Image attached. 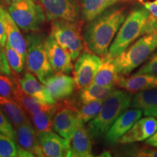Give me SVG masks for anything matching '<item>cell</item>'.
I'll use <instances>...</instances> for the list:
<instances>
[{"mask_svg": "<svg viewBox=\"0 0 157 157\" xmlns=\"http://www.w3.org/2000/svg\"><path fill=\"white\" fill-rule=\"evenodd\" d=\"M17 156V146L13 139L0 132V157Z\"/></svg>", "mask_w": 157, "mask_h": 157, "instance_id": "4dcf8cb0", "label": "cell"}, {"mask_svg": "<svg viewBox=\"0 0 157 157\" xmlns=\"http://www.w3.org/2000/svg\"><path fill=\"white\" fill-rule=\"evenodd\" d=\"M0 132L7 135L15 141V129L5 111L0 106Z\"/></svg>", "mask_w": 157, "mask_h": 157, "instance_id": "1f68e13d", "label": "cell"}, {"mask_svg": "<svg viewBox=\"0 0 157 157\" xmlns=\"http://www.w3.org/2000/svg\"><path fill=\"white\" fill-rule=\"evenodd\" d=\"M18 84L21 90L27 95L32 96L44 103L54 104L56 103L55 100L45 87L44 84L30 71L25 72L22 77L18 78Z\"/></svg>", "mask_w": 157, "mask_h": 157, "instance_id": "d6986e66", "label": "cell"}, {"mask_svg": "<svg viewBox=\"0 0 157 157\" xmlns=\"http://www.w3.org/2000/svg\"><path fill=\"white\" fill-rule=\"evenodd\" d=\"M49 21H81L80 0H39Z\"/></svg>", "mask_w": 157, "mask_h": 157, "instance_id": "30bf717a", "label": "cell"}, {"mask_svg": "<svg viewBox=\"0 0 157 157\" xmlns=\"http://www.w3.org/2000/svg\"><path fill=\"white\" fill-rule=\"evenodd\" d=\"M157 49V30L140 36L114 58L118 74L127 76L149 58Z\"/></svg>", "mask_w": 157, "mask_h": 157, "instance_id": "277c9868", "label": "cell"}, {"mask_svg": "<svg viewBox=\"0 0 157 157\" xmlns=\"http://www.w3.org/2000/svg\"><path fill=\"white\" fill-rule=\"evenodd\" d=\"M4 49L11 69L17 74L22 73L25 63L24 59L7 42Z\"/></svg>", "mask_w": 157, "mask_h": 157, "instance_id": "f1b7e54d", "label": "cell"}, {"mask_svg": "<svg viewBox=\"0 0 157 157\" xmlns=\"http://www.w3.org/2000/svg\"><path fill=\"white\" fill-rule=\"evenodd\" d=\"M37 136L44 156H70L69 140L52 131L39 132Z\"/></svg>", "mask_w": 157, "mask_h": 157, "instance_id": "7c38bea8", "label": "cell"}, {"mask_svg": "<svg viewBox=\"0 0 157 157\" xmlns=\"http://www.w3.org/2000/svg\"><path fill=\"white\" fill-rule=\"evenodd\" d=\"M21 1V0H0V4L5 6V7H8L9 5H10L11 4L16 2Z\"/></svg>", "mask_w": 157, "mask_h": 157, "instance_id": "f35d334b", "label": "cell"}, {"mask_svg": "<svg viewBox=\"0 0 157 157\" xmlns=\"http://www.w3.org/2000/svg\"><path fill=\"white\" fill-rule=\"evenodd\" d=\"M157 30V21L143 5L129 12L113 39L106 56L115 58L143 35Z\"/></svg>", "mask_w": 157, "mask_h": 157, "instance_id": "7a4b0ae2", "label": "cell"}, {"mask_svg": "<svg viewBox=\"0 0 157 157\" xmlns=\"http://www.w3.org/2000/svg\"><path fill=\"white\" fill-rule=\"evenodd\" d=\"M146 63L135 74H148L157 76V50H156L146 60Z\"/></svg>", "mask_w": 157, "mask_h": 157, "instance_id": "d6a6232c", "label": "cell"}, {"mask_svg": "<svg viewBox=\"0 0 157 157\" xmlns=\"http://www.w3.org/2000/svg\"><path fill=\"white\" fill-rule=\"evenodd\" d=\"M157 130V119L153 117H146L139 119L132 127L125 132L117 143L128 144L143 142L154 134Z\"/></svg>", "mask_w": 157, "mask_h": 157, "instance_id": "4fadbf2b", "label": "cell"}, {"mask_svg": "<svg viewBox=\"0 0 157 157\" xmlns=\"http://www.w3.org/2000/svg\"><path fill=\"white\" fill-rule=\"evenodd\" d=\"M130 107L142 110L145 117L157 118V88L137 92L132 96Z\"/></svg>", "mask_w": 157, "mask_h": 157, "instance_id": "ffe728a7", "label": "cell"}, {"mask_svg": "<svg viewBox=\"0 0 157 157\" xmlns=\"http://www.w3.org/2000/svg\"><path fill=\"white\" fill-rule=\"evenodd\" d=\"M157 21V0H137Z\"/></svg>", "mask_w": 157, "mask_h": 157, "instance_id": "d590c367", "label": "cell"}, {"mask_svg": "<svg viewBox=\"0 0 157 157\" xmlns=\"http://www.w3.org/2000/svg\"><path fill=\"white\" fill-rule=\"evenodd\" d=\"M0 17L2 20L5 25L6 34H7V42L22 56L25 61V56L27 50V42L25 37L21 34V29L12 17L10 15L7 8L0 4Z\"/></svg>", "mask_w": 157, "mask_h": 157, "instance_id": "5bb4252c", "label": "cell"}, {"mask_svg": "<svg viewBox=\"0 0 157 157\" xmlns=\"http://www.w3.org/2000/svg\"><path fill=\"white\" fill-rule=\"evenodd\" d=\"M0 106L10 120L13 127H16L29 120L28 114L14 98L0 95Z\"/></svg>", "mask_w": 157, "mask_h": 157, "instance_id": "cb8c5ba5", "label": "cell"}, {"mask_svg": "<svg viewBox=\"0 0 157 157\" xmlns=\"http://www.w3.org/2000/svg\"><path fill=\"white\" fill-rule=\"evenodd\" d=\"M13 98L25 110V111L27 113L29 117L32 113L40 111V110L47 109L50 105H52V104L42 103V102L39 101V100L36 99L32 96L27 95L26 93H25L21 90L18 83H17V87L15 91Z\"/></svg>", "mask_w": 157, "mask_h": 157, "instance_id": "4316f807", "label": "cell"}, {"mask_svg": "<svg viewBox=\"0 0 157 157\" xmlns=\"http://www.w3.org/2000/svg\"><path fill=\"white\" fill-rule=\"evenodd\" d=\"M44 84L56 103L71 97L76 88L74 78L66 74H53L46 80Z\"/></svg>", "mask_w": 157, "mask_h": 157, "instance_id": "e0dca14e", "label": "cell"}, {"mask_svg": "<svg viewBox=\"0 0 157 157\" xmlns=\"http://www.w3.org/2000/svg\"><path fill=\"white\" fill-rule=\"evenodd\" d=\"M101 63V56L89 50L79 55L74 68V81L76 90H80L93 83Z\"/></svg>", "mask_w": 157, "mask_h": 157, "instance_id": "9c48e42d", "label": "cell"}, {"mask_svg": "<svg viewBox=\"0 0 157 157\" xmlns=\"http://www.w3.org/2000/svg\"><path fill=\"white\" fill-rule=\"evenodd\" d=\"M81 121L78 105L75 102L64 100L63 102L58 104L53 118L52 129L61 137L69 140Z\"/></svg>", "mask_w": 157, "mask_h": 157, "instance_id": "ba28073f", "label": "cell"}, {"mask_svg": "<svg viewBox=\"0 0 157 157\" xmlns=\"http://www.w3.org/2000/svg\"><path fill=\"white\" fill-rule=\"evenodd\" d=\"M12 75L0 74V95L2 97L9 98L14 97L15 91L18 83V78Z\"/></svg>", "mask_w": 157, "mask_h": 157, "instance_id": "f546056e", "label": "cell"}, {"mask_svg": "<svg viewBox=\"0 0 157 157\" xmlns=\"http://www.w3.org/2000/svg\"><path fill=\"white\" fill-rule=\"evenodd\" d=\"M7 34H6V31L5 25H4L3 21L0 17V46L5 48L6 44H7Z\"/></svg>", "mask_w": 157, "mask_h": 157, "instance_id": "8d00e7d4", "label": "cell"}, {"mask_svg": "<svg viewBox=\"0 0 157 157\" xmlns=\"http://www.w3.org/2000/svg\"><path fill=\"white\" fill-rule=\"evenodd\" d=\"M152 88H157V76H156V78H155V80L154 82V84H153Z\"/></svg>", "mask_w": 157, "mask_h": 157, "instance_id": "ab89813d", "label": "cell"}, {"mask_svg": "<svg viewBox=\"0 0 157 157\" xmlns=\"http://www.w3.org/2000/svg\"><path fill=\"white\" fill-rule=\"evenodd\" d=\"M103 101H96L86 103H81V106L78 105L79 119L84 124L89 122L93 119L101 111Z\"/></svg>", "mask_w": 157, "mask_h": 157, "instance_id": "83f0119b", "label": "cell"}, {"mask_svg": "<svg viewBox=\"0 0 157 157\" xmlns=\"http://www.w3.org/2000/svg\"><path fill=\"white\" fill-rule=\"evenodd\" d=\"M113 90V86H101L91 83L90 85L80 90L78 99L80 103L96 101H104Z\"/></svg>", "mask_w": 157, "mask_h": 157, "instance_id": "484cf974", "label": "cell"}, {"mask_svg": "<svg viewBox=\"0 0 157 157\" xmlns=\"http://www.w3.org/2000/svg\"><path fill=\"white\" fill-rule=\"evenodd\" d=\"M132 0H80L81 20L88 22L113 6Z\"/></svg>", "mask_w": 157, "mask_h": 157, "instance_id": "44dd1931", "label": "cell"}, {"mask_svg": "<svg viewBox=\"0 0 157 157\" xmlns=\"http://www.w3.org/2000/svg\"><path fill=\"white\" fill-rule=\"evenodd\" d=\"M119 76L114 58L105 56L102 58L101 65L93 83L101 86H114Z\"/></svg>", "mask_w": 157, "mask_h": 157, "instance_id": "603a6c76", "label": "cell"}, {"mask_svg": "<svg viewBox=\"0 0 157 157\" xmlns=\"http://www.w3.org/2000/svg\"><path fill=\"white\" fill-rule=\"evenodd\" d=\"M127 15V7L119 4L87 22L82 31L86 49L101 57L106 56Z\"/></svg>", "mask_w": 157, "mask_h": 157, "instance_id": "6da1fadb", "label": "cell"}, {"mask_svg": "<svg viewBox=\"0 0 157 157\" xmlns=\"http://www.w3.org/2000/svg\"><path fill=\"white\" fill-rule=\"evenodd\" d=\"M132 93L124 90H113L103 101L100 112L88 123L87 129L91 138L105 136L119 116L130 107Z\"/></svg>", "mask_w": 157, "mask_h": 157, "instance_id": "3957f363", "label": "cell"}, {"mask_svg": "<svg viewBox=\"0 0 157 157\" xmlns=\"http://www.w3.org/2000/svg\"><path fill=\"white\" fill-rule=\"evenodd\" d=\"M156 76L148 74H134L131 76H120L118 78L116 85L121 89L130 93H137L152 88Z\"/></svg>", "mask_w": 157, "mask_h": 157, "instance_id": "7402d4cb", "label": "cell"}, {"mask_svg": "<svg viewBox=\"0 0 157 157\" xmlns=\"http://www.w3.org/2000/svg\"><path fill=\"white\" fill-rule=\"evenodd\" d=\"M6 8L20 29L27 33L40 31L47 20L44 9L36 0H21Z\"/></svg>", "mask_w": 157, "mask_h": 157, "instance_id": "52a82bcc", "label": "cell"}, {"mask_svg": "<svg viewBox=\"0 0 157 157\" xmlns=\"http://www.w3.org/2000/svg\"><path fill=\"white\" fill-rule=\"evenodd\" d=\"M57 107V103L52 104L47 109L40 110L29 116L37 133L49 132L53 129L52 124Z\"/></svg>", "mask_w": 157, "mask_h": 157, "instance_id": "d4e9b609", "label": "cell"}, {"mask_svg": "<svg viewBox=\"0 0 157 157\" xmlns=\"http://www.w3.org/2000/svg\"><path fill=\"white\" fill-rule=\"evenodd\" d=\"M45 39L46 37L39 31L29 32L25 36L27 69L43 84L54 74L45 50Z\"/></svg>", "mask_w": 157, "mask_h": 157, "instance_id": "5b68a950", "label": "cell"}, {"mask_svg": "<svg viewBox=\"0 0 157 157\" xmlns=\"http://www.w3.org/2000/svg\"><path fill=\"white\" fill-rule=\"evenodd\" d=\"M45 50L54 73L69 74L73 71V60L69 52L60 46L51 34L45 39Z\"/></svg>", "mask_w": 157, "mask_h": 157, "instance_id": "8fae6325", "label": "cell"}, {"mask_svg": "<svg viewBox=\"0 0 157 157\" xmlns=\"http://www.w3.org/2000/svg\"><path fill=\"white\" fill-rule=\"evenodd\" d=\"M15 135L17 146L29 151L34 156H44L36 129L29 119L15 127Z\"/></svg>", "mask_w": 157, "mask_h": 157, "instance_id": "2e32d148", "label": "cell"}, {"mask_svg": "<svg viewBox=\"0 0 157 157\" xmlns=\"http://www.w3.org/2000/svg\"><path fill=\"white\" fill-rule=\"evenodd\" d=\"M142 115L143 111L140 109H127L117 118L108 130L105 135V141L109 144L117 143L118 140L132 127L135 121L141 118Z\"/></svg>", "mask_w": 157, "mask_h": 157, "instance_id": "9a60e30c", "label": "cell"}, {"mask_svg": "<svg viewBox=\"0 0 157 157\" xmlns=\"http://www.w3.org/2000/svg\"><path fill=\"white\" fill-rule=\"evenodd\" d=\"M148 146L132 147L129 154H130V156L139 157H157V148Z\"/></svg>", "mask_w": 157, "mask_h": 157, "instance_id": "836d02e7", "label": "cell"}, {"mask_svg": "<svg viewBox=\"0 0 157 157\" xmlns=\"http://www.w3.org/2000/svg\"><path fill=\"white\" fill-rule=\"evenodd\" d=\"M145 143H146V145H147V146L157 148V130L154 135H151L147 140H145Z\"/></svg>", "mask_w": 157, "mask_h": 157, "instance_id": "74e56055", "label": "cell"}, {"mask_svg": "<svg viewBox=\"0 0 157 157\" xmlns=\"http://www.w3.org/2000/svg\"><path fill=\"white\" fill-rule=\"evenodd\" d=\"M0 74L12 75V70L7 61L5 49L0 46Z\"/></svg>", "mask_w": 157, "mask_h": 157, "instance_id": "e575fe53", "label": "cell"}, {"mask_svg": "<svg viewBox=\"0 0 157 157\" xmlns=\"http://www.w3.org/2000/svg\"><path fill=\"white\" fill-rule=\"evenodd\" d=\"M81 21L54 20L51 21V35L60 46L69 52L72 60H76L83 51L84 44Z\"/></svg>", "mask_w": 157, "mask_h": 157, "instance_id": "8992f818", "label": "cell"}, {"mask_svg": "<svg viewBox=\"0 0 157 157\" xmlns=\"http://www.w3.org/2000/svg\"><path fill=\"white\" fill-rule=\"evenodd\" d=\"M70 156L91 157L93 155L91 137L87 127L81 121L69 139Z\"/></svg>", "mask_w": 157, "mask_h": 157, "instance_id": "ac0fdd59", "label": "cell"}]
</instances>
